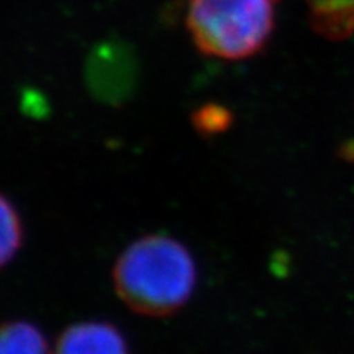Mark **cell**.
I'll return each instance as SVG.
<instances>
[{"label":"cell","instance_id":"2","mask_svg":"<svg viewBox=\"0 0 354 354\" xmlns=\"http://www.w3.org/2000/svg\"><path fill=\"white\" fill-rule=\"evenodd\" d=\"M279 0H189L185 24L198 51L245 59L263 50L276 25Z\"/></svg>","mask_w":354,"mask_h":354},{"label":"cell","instance_id":"3","mask_svg":"<svg viewBox=\"0 0 354 354\" xmlns=\"http://www.w3.org/2000/svg\"><path fill=\"white\" fill-rule=\"evenodd\" d=\"M55 354H131L127 338L109 322H81L57 338Z\"/></svg>","mask_w":354,"mask_h":354},{"label":"cell","instance_id":"7","mask_svg":"<svg viewBox=\"0 0 354 354\" xmlns=\"http://www.w3.org/2000/svg\"><path fill=\"white\" fill-rule=\"evenodd\" d=\"M194 127L201 135L214 136L218 133H223L227 128L232 125L233 115L221 105H205V107L198 109L192 117Z\"/></svg>","mask_w":354,"mask_h":354},{"label":"cell","instance_id":"4","mask_svg":"<svg viewBox=\"0 0 354 354\" xmlns=\"http://www.w3.org/2000/svg\"><path fill=\"white\" fill-rule=\"evenodd\" d=\"M310 24L328 39H346L354 33V0H307Z\"/></svg>","mask_w":354,"mask_h":354},{"label":"cell","instance_id":"5","mask_svg":"<svg viewBox=\"0 0 354 354\" xmlns=\"http://www.w3.org/2000/svg\"><path fill=\"white\" fill-rule=\"evenodd\" d=\"M0 354H51L46 336L28 322L0 323Z\"/></svg>","mask_w":354,"mask_h":354},{"label":"cell","instance_id":"6","mask_svg":"<svg viewBox=\"0 0 354 354\" xmlns=\"http://www.w3.org/2000/svg\"><path fill=\"white\" fill-rule=\"evenodd\" d=\"M24 241V228L19 212L0 194V268L10 263Z\"/></svg>","mask_w":354,"mask_h":354},{"label":"cell","instance_id":"1","mask_svg":"<svg viewBox=\"0 0 354 354\" xmlns=\"http://www.w3.org/2000/svg\"><path fill=\"white\" fill-rule=\"evenodd\" d=\"M112 277L115 292L133 312L167 317L179 312L194 295L197 266L184 243L154 233L125 248Z\"/></svg>","mask_w":354,"mask_h":354}]
</instances>
